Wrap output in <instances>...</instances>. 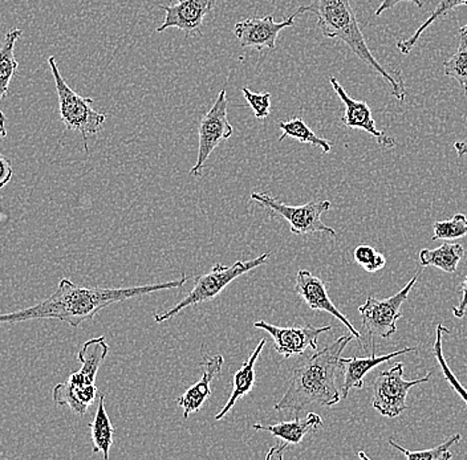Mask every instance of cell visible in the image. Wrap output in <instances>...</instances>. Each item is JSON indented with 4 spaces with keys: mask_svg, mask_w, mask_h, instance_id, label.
<instances>
[{
    "mask_svg": "<svg viewBox=\"0 0 467 460\" xmlns=\"http://www.w3.org/2000/svg\"><path fill=\"white\" fill-rule=\"evenodd\" d=\"M270 256L271 252H265L263 253L262 256H259V258L251 259V261H236L233 266L215 264L210 272L198 276V278L195 279L194 288L190 291L182 302H178L175 307L166 311V312L156 314V316H154V322L162 324V322L173 319L174 316L182 312L186 308L215 299V297L221 295L222 291H223L227 285L232 284L235 279L241 278L244 273L256 270V268L267 263Z\"/></svg>",
    "mask_w": 467,
    "mask_h": 460,
    "instance_id": "5",
    "label": "cell"
},
{
    "mask_svg": "<svg viewBox=\"0 0 467 460\" xmlns=\"http://www.w3.org/2000/svg\"><path fill=\"white\" fill-rule=\"evenodd\" d=\"M320 427H323V419L315 413H309L305 421L295 418L294 421L280 422L276 424H254V430L267 431V433L273 434L275 438L280 439V444L274 445L268 451L267 456H265L268 460L283 459V454L287 450L288 445H299L309 433H314V431L319 430Z\"/></svg>",
    "mask_w": 467,
    "mask_h": 460,
    "instance_id": "16",
    "label": "cell"
},
{
    "mask_svg": "<svg viewBox=\"0 0 467 460\" xmlns=\"http://www.w3.org/2000/svg\"><path fill=\"white\" fill-rule=\"evenodd\" d=\"M244 100L253 109L254 116L258 119H265L271 113V93H254L248 88H242Z\"/></svg>",
    "mask_w": 467,
    "mask_h": 460,
    "instance_id": "30",
    "label": "cell"
},
{
    "mask_svg": "<svg viewBox=\"0 0 467 460\" xmlns=\"http://www.w3.org/2000/svg\"><path fill=\"white\" fill-rule=\"evenodd\" d=\"M417 352L416 348H404L400 351L393 352L389 354H382V356H376V352L373 351L372 356L358 358L340 357L338 365L344 372L343 386H341V398H347L352 389H363L364 378L367 377L368 373L378 368L381 363H388L393 360L394 357L402 356V354L413 353Z\"/></svg>",
    "mask_w": 467,
    "mask_h": 460,
    "instance_id": "17",
    "label": "cell"
},
{
    "mask_svg": "<svg viewBox=\"0 0 467 460\" xmlns=\"http://www.w3.org/2000/svg\"><path fill=\"white\" fill-rule=\"evenodd\" d=\"M5 121H7V118H5V113L0 110V137L2 138H5L7 137V129H5Z\"/></svg>",
    "mask_w": 467,
    "mask_h": 460,
    "instance_id": "35",
    "label": "cell"
},
{
    "mask_svg": "<svg viewBox=\"0 0 467 460\" xmlns=\"http://www.w3.org/2000/svg\"><path fill=\"white\" fill-rule=\"evenodd\" d=\"M265 340L262 339L261 342L256 346L255 351L250 354L246 363L242 365V368L234 374V389L232 395H230L229 401L226 402L221 412L215 415L217 421H221L224 416L229 414L230 410L235 406L236 402L251 393L255 385V363L258 358L261 357L263 348L265 345Z\"/></svg>",
    "mask_w": 467,
    "mask_h": 460,
    "instance_id": "19",
    "label": "cell"
},
{
    "mask_svg": "<svg viewBox=\"0 0 467 460\" xmlns=\"http://www.w3.org/2000/svg\"><path fill=\"white\" fill-rule=\"evenodd\" d=\"M449 329L443 327L442 324H438L436 328V342H434L433 345V353L434 357H436L438 365H440L441 372H442L443 377L445 380L451 383V389L462 398V401L465 402L467 406V390L466 387L460 383L457 375L452 373L451 366H449L448 361H446L445 356H443V336L446 333H449Z\"/></svg>",
    "mask_w": 467,
    "mask_h": 460,
    "instance_id": "26",
    "label": "cell"
},
{
    "mask_svg": "<svg viewBox=\"0 0 467 460\" xmlns=\"http://www.w3.org/2000/svg\"><path fill=\"white\" fill-rule=\"evenodd\" d=\"M280 130L283 134L279 137V142L287 137L299 141L300 144L314 145V147L320 148L323 153H329L332 150L331 142L328 139L321 138V137L315 134L314 130L306 124L305 119L302 118H295L290 121L279 122Z\"/></svg>",
    "mask_w": 467,
    "mask_h": 460,
    "instance_id": "23",
    "label": "cell"
},
{
    "mask_svg": "<svg viewBox=\"0 0 467 460\" xmlns=\"http://www.w3.org/2000/svg\"><path fill=\"white\" fill-rule=\"evenodd\" d=\"M109 352L105 337L88 340L78 354L80 371L73 372L66 383H58L52 390V400L57 406H67L75 414L86 415L90 404L99 397L96 375Z\"/></svg>",
    "mask_w": 467,
    "mask_h": 460,
    "instance_id": "4",
    "label": "cell"
},
{
    "mask_svg": "<svg viewBox=\"0 0 467 460\" xmlns=\"http://www.w3.org/2000/svg\"><path fill=\"white\" fill-rule=\"evenodd\" d=\"M14 176V169L11 162L0 153V190L11 182Z\"/></svg>",
    "mask_w": 467,
    "mask_h": 460,
    "instance_id": "31",
    "label": "cell"
},
{
    "mask_svg": "<svg viewBox=\"0 0 467 460\" xmlns=\"http://www.w3.org/2000/svg\"><path fill=\"white\" fill-rule=\"evenodd\" d=\"M48 64L51 66L52 75H54L55 84H57L61 121L69 132L81 134L84 139V148L88 151L89 150L88 137L100 132L107 116L93 109L92 98L83 97L71 89L58 71L57 59L54 56L49 57Z\"/></svg>",
    "mask_w": 467,
    "mask_h": 460,
    "instance_id": "6",
    "label": "cell"
},
{
    "mask_svg": "<svg viewBox=\"0 0 467 460\" xmlns=\"http://www.w3.org/2000/svg\"><path fill=\"white\" fill-rule=\"evenodd\" d=\"M297 14H314L317 17V27L324 37L343 42L350 51L369 68L382 76L389 84L393 97L400 103L407 98L404 78L400 72L393 74L379 63L365 42L363 31L353 11L350 0H312L311 5L297 8Z\"/></svg>",
    "mask_w": 467,
    "mask_h": 460,
    "instance_id": "3",
    "label": "cell"
},
{
    "mask_svg": "<svg viewBox=\"0 0 467 460\" xmlns=\"http://www.w3.org/2000/svg\"><path fill=\"white\" fill-rule=\"evenodd\" d=\"M353 339V334L338 337L331 345L309 357L305 365L295 369L287 392L274 409L299 414L309 404L326 407L337 404L341 392L336 386V372L340 369L341 353Z\"/></svg>",
    "mask_w": 467,
    "mask_h": 460,
    "instance_id": "2",
    "label": "cell"
},
{
    "mask_svg": "<svg viewBox=\"0 0 467 460\" xmlns=\"http://www.w3.org/2000/svg\"><path fill=\"white\" fill-rule=\"evenodd\" d=\"M454 150L457 151V156L460 157V158H462V157H467V142H455Z\"/></svg>",
    "mask_w": 467,
    "mask_h": 460,
    "instance_id": "34",
    "label": "cell"
},
{
    "mask_svg": "<svg viewBox=\"0 0 467 460\" xmlns=\"http://www.w3.org/2000/svg\"><path fill=\"white\" fill-rule=\"evenodd\" d=\"M461 438H462L461 434H454L451 438L446 439V442H443L442 445L431 448V450L421 451L407 450V448L397 445L393 438L389 439V445L396 448V450H399L400 453L404 454L409 460H451L452 458L451 448L452 445L460 444Z\"/></svg>",
    "mask_w": 467,
    "mask_h": 460,
    "instance_id": "27",
    "label": "cell"
},
{
    "mask_svg": "<svg viewBox=\"0 0 467 460\" xmlns=\"http://www.w3.org/2000/svg\"><path fill=\"white\" fill-rule=\"evenodd\" d=\"M431 373L419 380L404 378V363H396L389 371L382 372L373 386V407L382 416L397 418L407 410L408 393L413 386L421 385L431 380Z\"/></svg>",
    "mask_w": 467,
    "mask_h": 460,
    "instance_id": "9",
    "label": "cell"
},
{
    "mask_svg": "<svg viewBox=\"0 0 467 460\" xmlns=\"http://www.w3.org/2000/svg\"><path fill=\"white\" fill-rule=\"evenodd\" d=\"M22 35L20 28L8 31L0 46V100L7 96L11 80L17 74V61L15 60L14 51L15 45Z\"/></svg>",
    "mask_w": 467,
    "mask_h": 460,
    "instance_id": "22",
    "label": "cell"
},
{
    "mask_svg": "<svg viewBox=\"0 0 467 460\" xmlns=\"http://www.w3.org/2000/svg\"><path fill=\"white\" fill-rule=\"evenodd\" d=\"M434 234L431 240H452L467 235V217L463 214H455L451 220L436 222L433 224Z\"/></svg>",
    "mask_w": 467,
    "mask_h": 460,
    "instance_id": "28",
    "label": "cell"
},
{
    "mask_svg": "<svg viewBox=\"0 0 467 460\" xmlns=\"http://www.w3.org/2000/svg\"><path fill=\"white\" fill-rule=\"evenodd\" d=\"M295 291L312 311L332 314L344 327L348 328L350 334H353L355 339L361 340V334L358 333V329L353 327L352 322L332 302L331 297L328 296V291H327L326 282L320 278L309 271L299 270L296 279H295Z\"/></svg>",
    "mask_w": 467,
    "mask_h": 460,
    "instance_id": "15",
    "label": "cell"
},
{
    "mask_svg": "<svg viewBox=\"0 0 467 460\" xmlns=\"http://www.w3.org/2000/svg\"><path fill=\"white\" fill-rule=\"evenodd\" d=\"M218 0H177V5H160L165 11V20L157 28L163 32L169 28H177L185 32L186 36L198 34L202 36L203 20L212 13Z\"/></svg>",
    "mask_w": 467,
    "mask_h": 460,
    "instance_id": "12",
    "label": "cell"
},
{
    "mask_svg": "<svg viewBox=\"0 0 467 460\" xmlns=\"http://www.w3.org/2000/svg\"><path fill=\"white\" fill-rule=\"evenodd\" d=\"M188 276L182 275L177 281L161 284L140 285L128 288L81 287L69 279H61L57 292L17 312L0 314V324H19L29 320H57L73 328L90 322L99 312L109 305L125 300L150 295L159 291L182 288Z\"/></svg>",
    "mask_w": 467,
    "mask_h": 460,
    "instance_id": "1",
    "label": "cell"
},
{
    "mask_svg": "<svg viewBox=\"0 0 467 460\" xmlns=\"http://www.w3.org/2000/svg\"><path fill=\"white\" fill-rule=\"evenodd\" d=\"M89 427L90 433H92L93 454L102 453L105 460L109 459L115 429H113L112 422H110L109 415L105 410L104 395H100V398H99L95 419H93Z\"/></svg>",
    "mask_w": 467,
    "mask_h": 460,
    "instance_id": "20",
    "label": "cell"
},
{
    "mask_svg": "<svg viewBox=\"0 0 467 460\" xmlns=\"http://www.w3.org/2000/svg\"><path fill=\"white\" fill-rule=\"evenodd\" d=\"M421 272L416 273L396 295L379 300L368 297L367 302L358 308L363 319L364 328L372 337L389 339L397 332V320L401 319V307L408 302L409 293L413 290Z\"/></svg>",
    "mask_w": 467,
    "mask_h": 460,
    "instance_id": "10",
    "label": "cell"
},
{
    "mask_svg": "<svg viewBox=\"0 0 467 460\" xmlns=\"http://www.w3.org/2000/svg\"><path fill=\"white\" fill-rule=\"evenodd\" d=\"M460 43L451 59L443 63V74L460 84L467 97V25L460 28Z\"/></svg>",
    "mask_w": 467,
    "mask_h": 460,
    "instance_id": "25",
    "label": "cell"
},
{
    "mask_svg": "<svg viewBox=\"0 0 467 460\" xmlns=\"http://www.w3.org/2000/svg\"><path fill=\"white\" fill-rule=\"evenodd\" d=\"M400 3H413V5H416L419 8H422L423 5V0H382L381 5H379V7L376 10L375 15H382V13L392 10V8L396 7Z\"/></svg>",
    "mask_w": 467,
    "mask_h": 460,
    "instance_id": "33",
    "label": "cell"
},
{
    "mask_svg": "<svg viewBox=\"0 0 467 460\" xmlns=\"http://www.w3.org/2000/svg\"><path fill=\"white\" fill-rule=\"evenodd\" d=\"M299 14L287 17L283 22L276 23L274 15L263 17H248L244 22L236 23L234 34L244 48H254L262 51L263 48L274 49L280 32L295 25V19Z\"/></svg>",
    "mask_w": 467,
    "mask_h": 460,
    "instance_id": "13",
    "label": "cell"
},
{
    "mask_svg": "<svg viewBox=\"0 0 467 460\" xmlns=\"http://www.w3.org/2000/svg\"><path fill=\"white\" fill-rule=\"evenodd\" d=\"M353 259L358 266L364 268L367 272H378L387 264V259L382 253L376 251L373 247L361 244L355 249Z\"/></svg>",
    "mask_w": 467,
    "mask_h": 460,
    "instance_id": "29",
    "label": "cell"
},
{
    "mask_svg": "<svg viewBox=\"0 0 467 460\" xmlns=\"http://www.w3.org/2000/svg\"><path fill=\"white\" fill-rule=\"evenodd\" d=\"M254 327L267 332L273 337L274 348H275L277 353L282 354L285 358L300 356L308 348L317 352V339H319L320 334L332 329L331 325L321 328L312 327V325L280 328L265 322H254Z\"/></svg>",
    "mask_w": 467,
    "mask_h": 460,
    "instance_id": "11",
    "label": "cell"
},
{
    "mask_svg": "<svg viewBox=\"0 0 467 460\" xmlns=\"http://www.w3.org/2000/svg\"><path fill=\"white\" fill-rule=\"evenodd\" d=\"M223 363L224 358L222 354L204 357L202 378L175 401L183 409V418L188 419L190 414L202 409L204 402L212 395L213 380L221 374Z\"/></svg>",
    "mask_w": 467,
    "mask_h": 460,
    "instance_id": "18",
    "label": "cell"
},
{
    "mask_svg": "<svg viewBox=\"0 0 467 460\" xmlns=\"http://www.w3.org/2000/svg\"><path fill=\"white\" fill-rule=\"evenodd\" d=\"M329 83H331L332 88H334L337 97L340 98L341 103L344 104V116L341 118V124L344 127L349 128V129L364 130L369 136L375 137L376 141L381 148H392L396 147L394 138L388 136L387 133L381 132L376 127L369 105L365 101L355 100V98L350 97L334 76L329 77Z\"/></svg>",
    "mask_w": 467,
    "mask_h": 460,
    "instance_id": "14",
    "label": "cell"
},
{
    "mask_svg": "<svg viewBox=\"0 0 467 460\" xmlns=\"http://www.w3.org/2000/svg\"><path fill=\"white\" fill-rule=\"evenodd\" d=\"M234 128L229 121V100L226 89H222L214 105L207 110L198 127V158L190 170L192 177L202 176L204 165L221 142L233 136Z\"/></svg>",
    "mask_w": 467,
    "mask_h": 460,
    "instance_id": "8",
    "label": "cell"
},
{
    "mask_svg": "<svg viewBox=\"0 0 467 460\" xmlns=\"http://www.w3.org/2000/svg\"><path fill=\"white\" fill-rule=\"evenodd\" d=\"M463 256L465 249L462 244L443 243L436 250H422L420 261L422 267H436L443 272L454 273Z\"/></svg>",
    "mask_w": 467,
    "mask_h": 460,
    "instance_id": "21",
    "label": "cell"
},
{
    "mask_svg": "<svg viewBox=\"0 0 467 460\" xmlns=\"http://www.w3.org/2000/svg\"><path fill=\"white\" fill-rule=\"evenodd\" d=\"M251 199L255 200L262 208L267 209L270 214L279 215L290 223L292 234L297 237L326 232L336 237V231L321 220V215L331 210L329 200H312L302 206H288L280 202L277 198L268 193H253Z\"/></svg>",
    "mask_w": 467,
    "mask_h": 460,
    "instance_id": "7",
    "label": "cell"
},
{
    "mask_svg": "<svg viewBox=\"0 0 467 460\" xmlns=\"http://www.w3.org/2000/svg\"><path fill=\"white\" fill-rule=\"evenodd\" d=\"M462 5H467V0H440L436 10L420 26L419 30L414 32L408 39L399 40V42H397V49H399L402 55L410 54L411 49H413L417 43H419V40L421 39L423 32L428 30V28L438 22V20L449 15L452 11L457 10L458 7H462Z\"/></svg>",
    "mask_w": 467,
    "mask_h": 460,
    "instance_id": "24",
    "label": "cell"
},
{
    "mask_svg": "<svg viewBox=\"0 0 467 460\" xmlns=\"http://www.w3.org/2000/svg\"><path fill=\"white\" fill-rule=\"evenodd\" d=\"M452 314H454L457 319H463L467 311V276L465 281H463L462 285H461V300L458 302V305L452 307Z\"/></svg>",
    "mask_w": 467,
    "mask_h": 460,
    "instance_id": "32",
    "label": "cell"
}]
</instances>
